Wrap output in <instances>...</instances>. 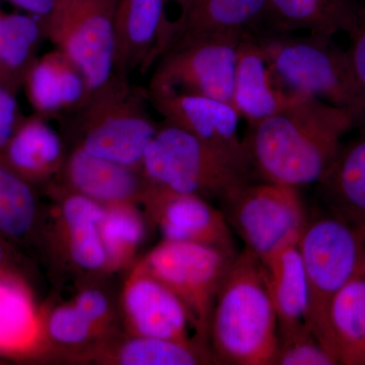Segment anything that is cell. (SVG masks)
<instances>
[{"instance_id": "obj_34", "label": "cell", "mask_w": 365, "mask_h": 365, "mask_svg": "<svg viewBox=\"0 0 365 365\" xmlns=\"http://www.w3.org/2000/svg\"><path fill=\"white\" fill-rule=\"evenodd\" d=\"M23 115L16 93L0 86V155L13 136Z\"/></svg>"}, {"instance_id": "obj_10", "label": "cell", "mask_w": 365, "mask_h": 365, "mask_svg": "<svg viewBox=\"0 0 365 365\" xmlns=\"http://www.w3.org/2000/svg\"><path fill=\"white\" fill-rule=\"evenodd\" d=\"M242 35L204 38L163 53L146 90L215 98L234 106Z\"/></svg>"}, {"instance_id": "obj_7", "label": "cell", "mask_w": 365, "mask_h": 365, "mask_svg": "<svg viewBox=\"0 0 365 365\" xmlns=\"http://www.w3.org/2000/svg\"><path fill=\"white\" fill-rule=\"evenodd\" d=\"M237 254L196 242L162 241L137 262L182 300L197 339L209 346L216 295Z\"/></svg>"}, {"instance_id": "obj_19", "label": "cell", "mask_w": 365, "mask_h": 365, "mask_svg": "<svg viewBox=\"0 0 365 365\" xmlns=\"http://www.w3.org/2000/svg\"><path fill=\"white\" fill-rule=\"evenodd\" d=\"M66 361L111 365H198L215 364L210 347L191 341L127 335L101 341L73 353Z\"/></svg>"}, {"instance_id": "obj_11", "label": "cell", "mask_w": 365, "mask_h": 365, "mask_svg": "<svg viewBox=\"0 0 365 365\" xmlns=\"http://www.w3.org/2000/svg\"><path fill=\"white\" fill-rule=\"evenodd\" d=\"M45 188L54 205L50 225L43 227L41 242L73 272L88 277L109 274L101 237L104 206L55 182Z\"/></svg>"}, {"instance_id": "obj_28", "label": "cell", "mask_w": 365, "mask_h": 365, "mask_svg": "<svg viewBox=\"0 0 365 365\" xmlns=\"http://www.w3.org/2000/svg\"><path fill=\"white\" fill-rule=\"evenodd\" d=\"M45 40L40 18L7 13L0 0V86L18 93Z\"/></svg>"}, {"instance_id": "obj_31", "label": "cell", "mask_w": 365, "mask_h": 365, "mask_svg": "<svg viewBox=\"0 0 365 365\" xmlns=\"http://www.w3.org/2000/svg\"><path fill=\"white\" fill-rule=\"evenodd\" d=\"M71 302L90 321L101 341L120 335L116 309L105 288L86 283L78 288Z\"/></svg>"}, {"instance_id": "obj_25", "label": "cell", "mask_w": 365, "mask_h": 365, "mask_svg": "<svg viewBox=\"0 0 365 365\" xmlns=\"http://www.w3.org/2000/svg\"><path fill=\"white\" fill-rule=\"evenodd\" d=\"M324 347L337 364L365 365V279L361 276L331 302Z\"/></svg>"}, {"instance_id": "obj_36", "label": "cell", "mask_w": 365, "mask_h": 365, "mask_svg": "<svg viewBox=\"0 0 365 365\" xmlns=\"http://www.w3.org/2000/svg\"><path fill=\"white\" fill-rule=\"evenodd\" d=\"M18 249L0 237V273L7 270H20L19 269Z\"/></svg>"}, {"instance_id": "obj_8", "label": "cell", "mask_w": 365, "mask_h": 365, "mask_svg": "<svg viewBox=\"0 0 365 365\" xmlns=\"http://www.w3.org/2000/svg\"><path fill=\"white\" fill-rule=\"evenodd\" d=\"M117 2L56 0L51 13L41 19L45 39L66 54L83 73L86 97L107 83L114 72Z\"/></svg>"}, {"instance_id": "obj_30", "label": "cell", "mask_w": 365, "mask_h": 365, "mask_svg": "<svg viewBox=\"0 0 365 365\" xmlns=\"http://www.w3.org/2000/svg\"><path fill=\"white\" fill-rule=\"evenodd\" d=\"M46 337L54 359L66 360L69 355L100 342L97 331L71 302L43 309Z\"/></svg>"}, {"instance_id": "obj_14", "label": "cell", "mask_w": 365, "mask_h": 365, "mask_svg": "<svg viewBox=\"0 0 365 365\" xmlns=\"http://www.w3.org/2000/svg\"><path fill=\"white\" fill-rule=\"evenodd\" d=\"M148 93L151 107L163 116V123L251 160L244 139L239 135V113L230 103L199 96L150 91Z\"/></svg>"}, {"instance_id": "obj_2", "label": "cell", "mask_w": 365, "mask_h": 365, "mask_svg": "<svg viewBox=\"0 0 365 365\" xmlns=\"http://www.w3.org/2000/svg\"><path fill=\"white\" fill-rule=\"evenodd\" d=\"M209 347L215 364L273 365L278 322L263 263L245 249L235 255L211 314Z\"/></svg>"}, {"instance_id": "obj_1", "label": "cell", "mask_w": 365, "mask_h": 365, "mask_svg": "<svg viewBox=\"0 0 365 365\" xmlns=\"http://www.w3.org/2000/svg\"><path fill=\"white\" fill-rule=\"evenodd\" d=\"M355 127L364 124L349 110L290 95L279 111L249 127L244 143L262 181L299 188L321 181Z\"/></svg>"}, {"instance_id": "obj_18", "label": "cell", "mask_w": 365, "mask_h": 365, "mask_svg": "<svg viewBox=\"0 0 365 365\" xmlns=\"http://www.w3.org/2000/svg\"><path fill=\"white\" fill-rule=\"evenodd\" d=\"M266 2L267 0H191L176 21H169L158 57L204 38L257 30Z\"/></svg>"}, {"instance_id": "obj_23", "label": "cell", "mask_w": 365, "mask_h": 365, "mask_svg": "<svg viewBox=\"0 0 365 365\" xmlns=\"http://www.w3.org/2000/svg\"><path fill=\"white\" fill-rule=\"evenodd\" d=\"M357 7L354 0H267L257 30L272 34L307 31L332 38L339 32L349 35L356 23Z\"/></svg>"}, {"instance_id": "obj_32", "label": "cell", "mask_w": 365, "mask_h": 365, "mask_svg": "<svg viewBox=\"0 0 365 365\" xmlns=\"http://www.w3.org/2000/svg\"><path fill=\"white\" fill-rule=\"evenodd\" d=\"M273 365H337V362L307 329L279 340Z\"/></svg>"}, {"instance_id": "obj_24", "label": "cell", "mask_w": 365, "mask_h": 365, "mask_svg": "<svg viewBox=\"0 0 365 365\" xmlns=\"http://www.w3.org/2000/svg\"><path fill=\"white\" fill-rule=\"evenodd\" d=\"M23 88L36 114L45 118L76 109L88 93L83 73L56 48L37 57Z\"/></svg>"}, {"instance_id": "obj_26", "label": "cell", "mask_w": 365, "mask_h": 365, "mask_svg": "<svg viewBox=\"0 0 365 365\" xmlns=\"http://www.w3.org/2000/svg\"><path fill=\"white\" fill-rule=\"evenodd\" d=\"M44 220L37 188L0 162V237L16 249L37 244Z\"/></svg>"}, {"instance_id": "obj_33", "label": "cell", "mask_w": 365, "mask_h": 365, "mask_svg": "<svg viewBox=\"0 0 365 365\" xmlns=\"http://www.w3.org/2000/svg\"><path fill=\"white\" fill-rule=\"evenodd\" d=\"M349 36L351 44L346 52L357 85L365 96V0L357 7L356 23Z\"/></svg>"}, {"instance_id": "obj_9", "label": "cell", "mask_w": 365, "mask_h": 365, "mask_svg": "<svg viewBox=\"0 0 365 365\" xmlns=\"http://www.w3.org/2000/svg\"><path fill=\"white\" fill-rule=\"evenodd\" d=\"M222 206L232 232L261 261L281 247L299 242L309 222L299 188L278 182H250Z\"/></svg>"}, {"instance_id": "obj_6", "label": "cell", "mask_w": 365, "mask_h": 365, "mask_svg": "<svg viewBox=\"0 0 365 365\" xmlns=\"http://www.w3.org/2000/svg\"><path fill=\"white\" fill-rule=\"evenodd\" d=\"M299 249L309 284L307 327L324 347L331 302L365 271V225L333 212L309 220Z\"/></svg>"}, {"instance_id": "obj_22", "label": "cell", "mask_w": 365, "mask_h": 365, "mask_svg": "<svg viewBox=\"0 0 365 365\" xmlns=\"http://www.w3.org/2000/svg\"><path fill=\"white\" fill-rule=\"evenodd\" d=\"M262 263L277 317L279 340L309 329V284L299 242L281 247Z\"/></svg>"}, {"instance_id": "obj_29", "label": "cell", "mask_w": 365, "mask_h": 365, "mask_svg": "<svg viewBox=\"0 0 365 365\" xmlns=\"http://www.w3.org/2000/svg\"><path fill=\"white\" fill-rule=\"evenodd\" d=\"M137 203L104 206L101 237L107 257L109 274L127 270L136 263V257L148 235V220Z\"/></svg>"}, {"instance_id": "obj_4", "label": "cell", "mask_w": 365, "mask_h": 365, "mask_svg": "<svg viewBox=\"0 0 365 365\" xmlns=\"http://www.w3.org/2000/svg\"><path fill=\"white\" fill-rule=\"evenodd\" d=\"M141 172L153 186L217 199L222 204L257 177L248 158L163 122L146 148Z\"/></svg>"}, {"instance_id": "obj_5", "label": "cell", "mask_w": 365, "mask_h": 365, "mask_svg": "<svg viewBox=\"0 0 365 365\" xmlns=\"http://www.w3.org/2000/svg\"><path fill=\"white\" fill-rule=\"evenodd\" d=\"M276 83L288 95L313 97L359 116L365 126V96L357 85L347 52L332 37L253 31Z\"/></svg>"}, {"instance_id": "obj_17", "label": "cell", "mask_w": 365, "mask_h": 365, "mask_svg": "<svg viewBox=\"0 0 365 365\" xmlns=\"http://www.w3.org/2000/svg\"><path fill=\"white\" fill-rule=\"evenodd\" d=\"M54 182L102 206L127 202L140 205L148 187L141 170L96 157L78 148H72L67 153Z\"/></svg>"}, {"instance_id": "obj_13", "label": "cell", "mask_w": 365, "mask_h": 365, "mask_svg": "<svg viewBox=\"0 0 365 365\" xmlns=\"http://www.w3.org/2000/svg\"><path fill=\"white\" fill-rule=\"evenodd\" d=\"M119 313L127 335L193 340L189 336V327L193 326L186 306L138 262L122 287Z\"/></svg>"}, {"instance_id": "obj_20", "label": "cell", "mask_w": 365, "mask_h": 365, "mask_svg": "<svg viewBox=\"0 0 365 365\" xmlns=\"http://www.w3.org/2000/svg\"><path fill=\"white\" fill-rule=\"evenodd\" d=\"M66 158L62 136L45 117L35 114L21 118L0 162L37 188L58 178Z\"/></svg>"}, {"instance_id": "obj_37", "label": "cell", "mask_w": 365, "mask_h": 365, "mask_svg": "<svg viewBox=\"0 0 365 365\" xmlns=\"http://www.w3.org/2000/svg\"><path fill=\"white\" fill-rule=\"evenodd\" d=\"M190 1H191V0H165V4H170V2H174V4H176L180 6V9L182 11L187 6H188Z\"/></svg>"}, {"instance_id": "obj_27", "label": "cell", "mask_w": 365, "mask_h": 365, "mask_svg": "<svg viewBox=\"0 0 365 365\" xmlns=\"http://www.w3.org/2000/svg\"><path fill=\"white\" fill-rule=\"evenodd\" d=\"M362 129L359 138L341 148L319 182L333 213L365 225V126Z\"/></svg>"}, {"instance_id": "obj_3", "label": "cell", "mask_w": 365, "mask_h": 365, "mask_svg": "<svg viewBox=\"0 0 365 365\" xmlns=\"http://www.w3.org/2000/svg\"><path fill=\"white\" fill-rule=\"evenodd\" d=\"M148 106L146 88L113 74L107 83L66 113L72 148L141 170L144 153L160 127Z\"/></svg>"}, {"instance_id": "obj_15", "label": "cell", "mask_w": 365, "mask_h": 365, "mask_svg": "<svg viewBox=\"0 0 365 365\" xmlns=\"http://www.w3.org/2000/svg\"><path fill=\"white\" fill-rule=\"evenodd\" d=\"M0 356L53 359L46 337L43 307L20 270L0 273Z\"/></svg>"}, {"instance_id": "obj_21", "label": "cell", "mask_w": 365, "mask_h": 365, "mask_svg": "<svg viewBox=\"0 0 365 365\" xmlns=\"http://www.w3.org/2000/svg\"><path fill=\"white\" fill-rule=\"evenodd\" d=\"M290 95L276 83L253 31L242 35L237 48L234 107L249 127L279 111Z\"/></svg>"}, {"instance_id": "obj_16", "label": "cell", "mask_w": 365, "mask_h": 365, "mask_svg": "<svg viewBox=\"0 0 365 365\" xmlns=\"http://www.w3.org/2000/svg\"><path fill=\"white\" fill-rule=\"evenodd\" d=\"M165 6V0H118L113 74L130 78L157 61L170 21Z\"/></svg>"}, {"instance_id": "obj_12", "label": "cell", "mask_w": 365, "mask_h": 365, "mask_svg": "<svg viewBox=\"0 0 365 365\" xmlns=\"http://www.w3.org/2000/svg\"><path fill=\"white\" fill-rule=\"evenodd\" d=\"M140 206L150 225L160 230L163 241L196 242L237 254L225 212L203 197L170 191L148 182Z\"/></svg>"}, {"instance_id": "obj_35", "label": "cell", "mask_w": 365, "mask_h": 365, "mask_svg": "<svg viewBox=\"0 0 365 365\" xmlns=\"http://www.w3.org/2000/svg\"><path fill=\"white\" fill-rule=\"evenodd\" d=\"M18 7L26 14L43 19L51 13L56 0H1Z\"/></svg>"}]
</instances>
